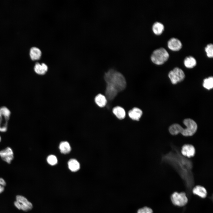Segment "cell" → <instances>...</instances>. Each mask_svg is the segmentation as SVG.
<instances>
[{
  "instance_id": "6",
  "label": "cell",
  "mask_w": 213,
  "mask_h": 213,
  "mask_svg": "<svg viewBox=\"0 0 213 213\" xmlns=\"http://www.w3.org/2000/svg\"><path fill=\"white\" fill-rule=\"evenodd\" d=\"M168 76L172 83L175 84L183 80L185 74L181 69L176 67L169 72Z\"/></svg>"
},
{
  "instance_id": "16",
  "label": "cell",
  "mask_w": 213,
  "mask_h": 213,
  "mask_svg": "<svg viewBox=\"0 0 213 213\" xmlns=\"http://www.w3.org/2000/svg\"><path fill=\"white\" fill-rule=\"evenodd\" d=\"M30 55L32 60H37L41 58V52L38 48L35 47H32L30 50Z\"/></svg>"
},
{
  "instance_id": "7",
  "label": "cell",
  "mask_w": 213,
  "mask_h": 213,
  "mask_svg": "<svg viewBox=\"0 0 213 213\" xmlns=\"http://www.w3.org/2000/svg\"><path fill=\"white\" fill-rule=\"evenodd\" d=\"M171 199L174 205L180 206H185L188 201L187 196L184 192H175L172 195Z\"/></svg>"
},
{
  "instance_id": "3",
  "label": "cell",
  "mask_w": 213,
  "mask_h": 213,
  "mask_svg": "<svg viewBox=\"0 0 213 213\" xmlns=\"http://www.w3.org/2000/svg\"><path fill=\"white\" fill-rule=\"evenodd\" d=\"M14 204L18 209L25 212L31 210L33 207L32 204L25 197L21 195L16 196V201L14 202Z\"/></svg>"
},
{
  "instance_id": "5",
  "label": "cell",
  "mask_w": 213,
  "mask_h": 213,
  "mask_svg": "<svg viewBox=\"0 0 213 213\" xmlns=\"http://www.w3.org/2000/svg\"><path fill=\"white\" fill-rule=\"evenodd\" d=\"M183 123L186 126L182 135L185 136H191L196 132L197 126L196 123L193 120L188 118L185 119Z\"/></svg>"
},
{
  "instance_id": "20",
  "label": "cell",
  "mask_w": 213,
  "mask_h": 213,
  "mask_svg": "<svg viewBox=\"0 0 213 213\" xmlns=\"http://www.w3.org/2000/svg\"><path fill=\"white\" fill-rule=\"evenodd\" d=\"M59 149L61 152L64 154L69 153L71 150L70 146L67 141L61 142L59 145Z\"/></svg>"
},
{
  "instance_id": "8",
  "label": "cell",
  "mask_w": 213,
  "mask_h": 213,
  "mask_svg": "<svg viewBox=\"0 0 213 213\" xmlns=\"http://www.w3.org/2000/svg\"><path fill=\"white\" fill-rule=\"evenodd\" d=\"M0 157L4 161L10 164L14 158V154L12 149L7 147L0 151Z\"/></svg>"
},
{
  "instance_id": "22",
  "label": "cell",
  "mask_w": 213,
  "mask_h": 213,
  "mask_svg": "<svg viewBox=\"0 0 213 213\" xmlns=\"http://www.w3.org/2000/svg\"><path fill=\"white\" fill-rule=\"evenodd\" d=\"M205 50L207 56L209 58L213 57V45L212 43L207 44L205 47Z\"/></svg>"
},
{
  "instance_id": "4",
  "label": "cell",
  "mask_w": 213,
  "mask_h": 213,
  "mask_svg": "<svg viewBox=\"0 0 213 213\" xmlns=\"http://www.w3.org/2000/svg\"><path fill=\"white\" fill-rule=\"evenodd\" d=\"M10 114L9 110L6 107L4 106L0 108V132H5L7 131Z\"/></svg>"
},
{
  "instance_id": "21",
  "label": "cell",
  "mask_w": 213,
  "mask_h": 213,
  "mask_svg": "<svg viewBox=\"0 0 213 213\" xmlns=\"http://www.w3.org/2000/svg\"><path fill=\"white\" fill-rule=\"evenodd\" d=\"M203 87L208 90L212 89L213 87V78L210 77L204 80L203 83Z\"/></svg>"
},
{
  "instance_id": "14",
  "label": "cell",
  "mask_w": 213,
  "mask_h": 213,
  "mask_svg": "<svg viewBox=\"0 0 213 213\" xmlns=\"http://www.w3.org/2000/svg\"><path fill=\"white\" fill-rule=\"evenodd\" d=\"M94 101L96 104L101 107L105 106L107 103V99L106 97L101 94L97 95L95 98Z\"/></svg>"
},
{
  "instance_id": "24",
  "label": "cell",
  "mask_w": 213,
  "mask_h": 213,
  "mask_svg": "<svg viewBox=\"0 0 213 213\" xmlns=\"http://www.w3.org/2000/svg\"><path fill=\"white\" fill-rule=\"evenodd\" d=\"M137 213H153V211L150 208L144 207L139 209Z\"/></svg>"
},
{
  "instance_id": "11",
  "label": "cell",
  "mask_w": 213,
  "mask_h": 213,
  "mask_svg": "<svg viewBox=\"0 0 213 213\" xmlns=\"http://www.w3.org/2000/svg\"><path fill=\"white\" fill-rule=\"evenodd\" d=\"M143 114L142 111L137 107H134L128 112L129 117L132 120L138 121Z\"/></svg>"
},
{
  "instance_id": "15",
  "label": "cell",
  "mask_w": 213,
  "mask_h": 213,
  "mask_svg": "<svg viewBox=\"0 0 213 213\" xmlns=\"http://www.w3.org/2000/svg\"><path fill=\"white\" fill-rule=\"evenodd\" d=\"M193 194L202 198H205L207 195V191L203 187L200 185L195 186L193 189Z\"/></svg>"
},
{
  "instance_id": "9",
  "label": "cell",
  "mask_w": 213,
  "mask_h": 213,
  "mask_svg": "<svg viewBox=\"0 0 213 213\" xmlns=\"http://www.w3.org/2000/svg\"><path fill=\"white\" fill-rule=\"evenodd\" d=\"M167 46L170 49L174 51H178L181 49L182 44L178 38L172 37L168 40Z\"/></svg>"
},
{
  "instance_id": "2",
  "label": "cell",
  "mask_w": 213,
  "mask_h": 213,
  "mask_svg": "<svg viewBox=\"0 0 213 213\" xmlns=\"http://www.w3.org/2000/svg\"><path fill=\"white\" fill-rule=\"evenodd\" d=\"M169 54L164 47H161L154 50L152 53L151 59L152 62L157 65L164 64L168 59Z\"/></svg>"
},
{
  "instance_id": "12",
  "label": "cell",
  "mask_w": 213,
  "mask_h": 213,
  "mask_svg": "<svg viewBox=\"0 0 213 213\" xmlns=\"http://www.w3.org/2000/svg\"><path fill=\"white\" fill-rule=\"evenodd\" d=\"M48 68L47 65L44 63L40 64L36 63L34 67V70L36 73L43 75L45 74L47 72Z\"/></svg>"
},
{
  "instance_id": "13",
  "label": "cell",
  "mask_w": 213,
  "mask_h": 213,
  "mask_svg": "<svg viewBox=\"0 0 213 213\" xmlns=\"http://www.w3.org/2000/svg\"><path fill=\"white\" fill-rule=\"evenodd\" d=\"M112 112L120 120L125 118L126 116V112L125 109L122 107L117 106L114 107Z\"/></svg>"
},
{
  "instance_id": "26",
  "label": "cell",
  "mask_w": 213,
  "mask_h": 213,
  "mask_svg": "<svg viewBox=\"0 0 213 213\" xmlns=\"http://www.w3.org/2000/svg\"><path fill=\"white\" fill-rule=\"evenodd\" d=\"M1 137L0 135V142H1Z\"/></svg>"
},
{
  "instance_id": "23",
  "label": "cell",
  "mask_w": 213,
  "mask_h": 213,
  "mask_svg": "<svg viewBox=\"0 0 213 213\" xmlns=\"http://www.w3.org/2000/svg\"><path fill=\"white\" fill-rule=\"evenodd\" d=\"M47 161L48 163L51 165H54L57 163V160L55 156L51 155L48 157Z\"/></svg>"
},
{
  "instance_id": "19",
  "label": "cell",
  "mask_w": 213,
  "mask_h": 213,
  "mask_svg": "<svg viewBox=\"0 0 213 213\" xmlns=\"http://www.w3.org/2000/svg\"><path fill=\"white\" fill-rule=\"evenodd\" d=\"M68 164L69 168L72 172H76L80 168L79 163L75 159H70L68 162Z\"/></svg>"
},
{
  "instance_id": "25",
  "label": "cell",
  "mask_w": 213,
  "mask_h": 213,
  "mask_svg": "<svg viewBox=\"0 0 213 213\" xmlns=\"http://www.w3.org/2000/svg\"><path fill=\"white\" fill-rule=\"evenodd\" d=\"M6 185V183L4 179L0 178V194L4 191Z\"/></svg>"
},
{
  "instance_id": "10",
  "label": "cell",
  "mask_w": 213,
  "mask_h": 213,
  "mask_svg": "<svg viewBox=\"0 0 213 213\" xmlns=\"http://www.w3.org/2000/svg\"><path fill=\"white\" fill-rule=\"evenodd\" d=\"M195 152L194 147L191 144H186L184 145L181 150V154L184 156L189 158L193 156Z\"/></svg>"
},
{
  "instance_id": "17",
  "label": "cell",
  "mask_w": 213,
  "mask_h": 213,
  "mask_svg": "<svg viewBox=\"0 0 213 213\" xmlns=\"http://www.w3.org/2000/svg\"><path fill=\"white\" fill-rule=\"evenodd\" d=\"M152 30L154 33L156 35H160L164 29V25L159 22H156L152 25Z\"/></svg>"
},
{
  "instance_id": "1",
  "label": "cell",
  "mask_w": 213,
  "mask_h": 213,
  "mask_svg": "<svg viewBox=\"0 0 213 213\" xmlns=\"http://www.w3.org/2000/svg\"><path fill=\"white\" fill-rule=\"evenodd\" d=\"M104 79L106 83V97L107 99L112 101L119 92L125 88L126 81L121 73L112 69L105 74Z\"/></svg>"
},
{
  "instance_id": "18",
  "label": "cell",
  "mask_w": 213,
  "mask_h": 213,
  "mask_svg": "<svg viewBox=\"0 0 213 213\" xmlns=\"http://www.w3.org/2000/svg\"><path fill=\"white\" fill-rule=\"evenodd\" d=\"M197 62L195 58L192 56H189L186 57L184 60L185 66L188 68H192L196 64Z\"/></svg>"
}]
</instances>
